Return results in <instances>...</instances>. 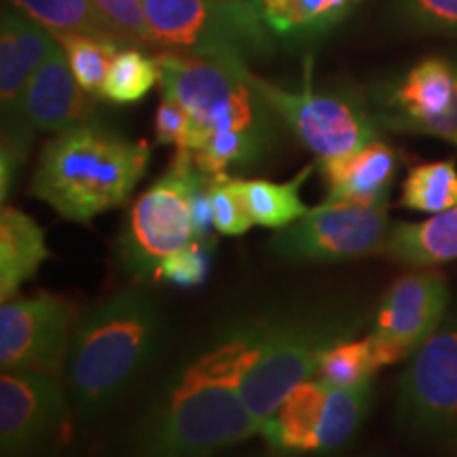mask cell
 Here are the masks:
<instances>
[{"label": "cell", "instance_id": "obj_33", "mask_svg": "<svg viewBox=\"0 0 457 457\" xmlns=\"http://www.w3.org/2000/svg\"><path fill=\"white\" fill-rule=\"evenodd\" d=\"M155 140L157 145H171L193 151L195 145V121L191 112L171 96H163L155 112Z\"/></svg>", "mask_w": 457, "mask_h": 457}, {"label": "cell", "instance_id": "obj_32", "mask_svg": "<svg viewBox=\"0 0 457 457\" xmlns=\"http://www.w3.org/2000/svg\"><path fill=\"white\" fill-rule=\"evenodd\" d=\"M396 17L415 30L457 34V0H396Z\"/></svg>", "mask_w": 457, "mask_h": 457}, {"label": "cell", "instance_id": "obj_19", "mask_svg": "<svg viewBox=\"0 0 457 457\" xmlns=\"http://www.w3.org/2000/svg\"><path fill=\"white\" fill-rule=\"evenodd\" d=\"M379 254L413 270L457 261V208L421 222H392Z\"/></svg>", "mask_w": 457, "mask_h": 457}, {"label": "cell", "instance_id": "obj_29", "mask_svg": "<svg viewBox=\"0 0 457 457\" xmlns=\"http://www.w3.org/2000/svg\"><path fill=\"white\" fill-rule=\"evenodd\" d=\"M96 4L123 45L157 51L142 0H96Z\"/></svg>", "mask_w": 457, "mask_h": 457}, {"label": "cell", "instance_id": "obj_23", "mask_svg": "<svg viewBox=\"0 0 457 457\" xmlns=\"http://www.w3.org/2000/svg\"><path fill=\"white\" fill-rule=\"evenodd\" d=\"M7 3L47 28L54 37L91 34V37L119 41L117 34L102 17L96 0H7Z\"/></svg>", "mask_w": 457, "mask_h": 457}, {"label": "cell", "instance_id": "obj_3", "mask_svg": "<svg viewBox=\"0 0 457 457\" xmlns=\"http://www.w3.org/2000/svg\"><path fill=\"white\" fill-rule=\"evenodd\" d=\"M151 145L96 121L60 131L43 146L30 193L62 219L87 225L121 208L145 179Z\"/></svg>", "mask_w": 457, "mask_h": 457}, {"label": "cell", "instance_id": "obj_28", "mask_svg": "<svg viewBox=\"0 0 457 457\" xmlns=\"http://www.w3.org/2000/svg\"><path fill=\"white\" fill-rule=\"evenodd\" d=\"M270 145L248 131H219L204 142L193 159L204 174H228L231 168H250L270 153Z\"/></svg>", "mask_w": 457, "mask_h": 457}, {"label": "cell", "instance_id": "obj_14", "mask_svg": "<svg viewBox=\"0 0 457 457\" xmlns=\"http://www.w3.org/2000/svg\"><path fill=\"white\" fill-rule=\"evenodd\" d=\"M72 403L57 375L3 370L0 375V457H37L60 436Z\"/></svg>", "mask_w": 457, "mask_h": 457}, {"label": "cell", "instance_id": "obj_9", "mask_svg": "<svg viewBox=\"0 0 457 457\" xmlns=\"http://www.w3.org/2000/svg\"><path fill=\"white\" fill-rule=\"evenodd\" d=\"M396 421L411 441L457 451V312L409 358L398 381Z\"/></svg>", "mask_w": 457, "mask_h": 457}, {"label": "cell", "instance_id": "obj_17", "mask_svg": "<svg viewBox=\"0 0 457 457\" xmlns=\"http://www.w3.org/2000/svg\"><path fill=\"white\" fill-rule=\"evenodd\" d=\"M98 98L83 91L68 64L66 51L54 45L45 62L32 74L24 96V117L34 131L60 134L91 121Z\"/></svg>", "mask_w": 457, "mask_h": 457}, {"label": "cell", "instance_id": "obj_11", "mask_svg": "<svg viewBox=\"0 0 457 457\" xmlns=\"http://www.w3.org/2000/svg\"><path fill=\"white\" fill-rule=\"evenodd\" d=\"M392 222L387 205L324 202L271 237L273 256L286 262H343L379 254Z\"/></svg>", "mask_w": 457, "mask_h": 457}, {"label": "cell", "instance_id": "obj_31", "mask_svg": "<svg viewBox=\"0 0 457 457\" xmlns=\"http://www.w3.org/2000/svg\"><path fill=\"white\" fill-rule=\"evenodd\" d=\"M212 267V244L191 242L163 259L157 271V282H170L180 288H195L210 276Z\"/></svg>", "mask_w": 457, "mask_h": 457}, {"label": "cell", "instance_id": "obj_8", "mask_svg": "<svg viewBox=\"0 0 457 457\" xmlns=\"http://www.w3.org/2000/svg\"><path fill=\"white\" fill-rule=\"evenodd\" d=\"M373 381L356 387H335L303 381L261 424L270 449L286 455H328L352 443L367 420Z\"/></svg>", "mask_w": 457, "mask_h": 457}, {"label": "cell", "instance_id": "obj_30", "mask_svg": "<svg viewBox=\"0 0 457 457\" xmlns=\"http://www.w3.org/2000/svg\"><path fill=\"white\" fill-rule=\"evenodd\" d=\"M210 202H212L214 227L220 236H244L254 227L248 210L236 188V179L228 174L208 176Z\"/></svg>", "mask_w": 457, "mask_h": 457}, {"label": "cell", "instance_id": "obj_7", "mask_svg": "<svg viewBox=\"0 0 457 457\" xmlns=\"http://www.w3.org/2000/svg\"><path fill=\"white\" fill-rule=\"evenodd\" d=\"M155 54L237 55L245 62L273 49L259 0H142Z\"/></svg>", "mask_w": 457, "mask_h": 457}, {"label": "cell", "instance_id": "obj_1", "mask_svg": "<svg viewBox=\"0 0 457 457\" xmlns=\"http://www.w3.org/2000/svg\"><path fill=\"white\" fill-rule=\"evenodd\" d=\"M270 312L228 320L182 360L131 428L123 457H212L261 432L242 379L259 360Z\"/></svg>", "mask_w": 457, "mask_h": 457}, {"label": "cell", "instance_id": "obj_22", "mask_svg": "<svg viewBox=\"0 0 457 457\" xmlns=\"http://www.w3.org/2000/svg\"><path fill=\"white\" fill-rule=\"evenodd\" d=\"M358 0H259L267 28L278 37L303 38L327 32Z\"/></svg>", "mask_w": 457, "mask_h": 457}, {"label": "cell", "instance_id": "obj_34", "mask_svg": "<svg viewBox=\"0 0 457 457\" xmlns=\"http://www.w3.org/2000/svg\"><path fill=\"white\" fill-rule=\"evenodd\" d=\"M256 457H293V455H286V453H278V451H273V449H271V453H267V455H256Z\"/></svg>", "mask_w": 457, "mask_h": 457}, {"label": "cell", "instance_id": "obj_12", "mask_svg": "<svg viewBox=\"0 0 457 457\" xmlns=\"http://www.w3.org/2000/svg\"><path fill=\"white\" fill-rule=\"evenodd\" d=\"M79 316L71 299L54 293L3 301L0 367L60 375Z\"/></svg>", "mask_w": 457, "mask_h": 457}, {"label": "cell", "instance_id": "obj_16", "mask_svg": "<svg viewBox=\"0 0 457 457\" xmlns=\"http://www.w3.org/2000/svg\"><path fill=\"white\" fill-rule=\"evenodd\" d=\"M55 37L47 28L17 9H3L0 20V108L3 140L30 148L34 129L24 117V96L32 74L54 49Z\"/></svg>", "mask_w": 457, "mask_h": 457}, {"label": "cell", "instance_id": "obj_4", "mask_svg": "<svg viewBox=\"0 0 457 457\" xmlns=\"http://www.w3.org/2000/svg\"><path fill=\"white\" fill-rule=\"evenodd\" d=\"M270 312L265 347L239 386L245 407L259 424L296 386L316 377L330 347L358 337L367 322L364 312L333 301Z\"/></svg>", "mask_w": 457, "mask_h": 457}, {"label": "cell", "instance_id": "obj_25", "mask_svg": "<svg viewBox=\"0 0 457 457\" xmlns=\"http://www.w3.org/2000/svg\"><path fill=\"white\" fill-rule=\"evenodd\" d=\"M403 208L438 214L457 208V165L453 159L421 163L409 171L403 185Z\"/></svg>", "mask_w": 457, "mask_h": 457}, {"label": "cell", "instance_id": "obj_27", "mask_svg": "<svg viewBox=\"0 0 457 457\" xmlns=\"http://www.w3.org/2000/svg\"><path fill=\"white\" fill-rule=\"evenodd\" d=\"M375 345L369 333L364 337H352L330 347L320 362L316 379L335 387H356L373 381L379 370Z\"/></svg>", "mask_w": 457, "mask_h": 457}, {"label": "cell", "instance_id": "obj_21", "mask_svg": "<svg viewBox=\"0 0 457 457\" xmlns=\"http://www.w3.org/2000/svg\"><path fill=\"white\" fill-rule=\"evenodd\" d=\"M316 165L303 168L293 180L271 182L261 179H236V188L248 210L254 227L286 228L307 214V204L301 199V188Z\"/></svg>", "mask_w": 457, "mask_h": 457}, {"label": "cell", "instance_id": "obj_18", "mask_svg": "<svg viewBox=\"0 0 457 457\" xmlns=\"http://www.w3.org/2000/svg\"><path fill=\"white\" fill-rule=\"evenodd\" d=\"M318 168L327 185L324 202L373 208L387 205L398 171V155L384 140H373L350 155L318 159Z\"/></svg>", "mask_w": 457, "mask_h": 457}, {"label": "cell", "instance_id": "obj_26", "mask_svg": "<svg viewBox=\"0 0 457 457\" xmlns=\"http://www.w3.org/2000/svg\"><path fill=\"white\" fill-rule=\"evenodd\" d=\"M55 41L66 51L68 64L83 91H87L94 98H102L108 68L123 43L91 37V34H62V37H55Z\"/></svg>", "mask_w": 457, "mask_h": 457}, {"label": "cell", "instance_id": "obj_10", "mask_svg": "<svg viewBox=\"0 0 457 457\" xmlns=\"http://www.w3.org/2000/svg\"><path fill=\"white\" fill-rule=\"evenodd\" d=\"M254 85L284 128L318 159L350 155L379 140V119L352 89L288 91L254 74Z\"/></svg>", "mask_w": 457, "mask_h": 457}, {"label": "cell", "instance_id": "obj_6", "mask_svg": "<svg viewBox=\"0 0 457 457\" xmlns=\"http://www.w3.org/2000/svg\"><path fill=\"white\" fill-rule=\"evenodd\" d=\"M199 176L193 153L176 148L162 179L131 204L117 239V259L136 282H157L163 259L195 242L191 197Z\"/></svg>", "mask_w": 457, "mask_h": 457}, {"label": "cell", "instance_id": "obj_20", "mask_svg": "<svg viewBox=\"0 0 457 457\" xmlns=\"http://www.w3.org/2000/svg\"><path fill=\"white\" fill-rule=\"evenodd\" d=\"M51 259L43 227L30 214L3 204L0 210V299L17 296L28 279Z\"/></svg>", "mask_w": 457, "mask_h": 457}, {"label": "cell", "instance_id": "obj_2", "mask_svg": "<svg viewBox=\"0 0 457 457\" xmlns=\"http://www.w3.org/2000/svg\"><path fill=\"white\" fill-rule=\"evenodd\" d=\"M146 284L134 279L77 320L62 375L85 426L104 420L163 350L168 313Z\"/></svg>", "mask_w": 457, "mask_h": 457}, {"label": "cell", "instance_id": "obj_15", "mask_svg": "<svg viewBox=\"0 0 457 457\" xmlns=\"http://www.w3.org/2000/svg\"><path fill=\"white\" fill-rule=\"evenodd\" d=\"M377 119L392 129L436 136L457 146V62L421 60L386 91Z\"/></svg>", "mask_w": 457, "mask_h": 457}, {"label": "cell", "instance_id": "obj_13", "mask_svg": "<svg viewBox=\"0 0 457 457\" xmlns=\"http://www.w3.org/2000/svg\"><path fill=\"white\" fill-rule=\"evenodd\" d=\"M449 303L447 278L434 267L400 276L381 299L369 330L379 367L413 356L447 318Z\"/></svg>", "mask_w": 457, "mask_h": 457}, {"label": "cell", "instance_id": "obj_5", "mask_svg": "<svg viewBox=\"0 0 457 457\" xmlns=\"http://www.w3.org/2000/svg\"><path fill=\"white\" fill-rule=\"evenodd\" d=\"M162 68L163 96H171L195 121L197 151L219 131H248L273 146L279 117L254 85V72L237 55L155 54ZM191 151V153H193Z\"/></svg>", "mask_w": 457, "mask_h": 457}, {"label": "cell", "instance_id": "obj_24", "mask_svg": "<svg viewBox=\"0 0 457 457\" xmlns=\"http://www.w3.org/2000/svg\"><path fill=\"white\" fill-rule=\"evenodd\" d=\"M162 81V68L155 55L142 47L123 45L108 68L102 98L112 104H136Z\"/></svg>", "mask_w": 457, "mask_h": 457}]
</instances>
